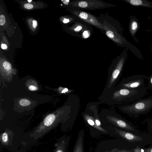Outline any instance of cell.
Returning a JSON list of instances; mask_svg holds the SVG:
<instances>
[{
    "label": "cell",
    "mask_w": 152,
    "mask_h": 152,
    "mask_svg": "<svg viewBox=\"0 0 152 152\" xmlns=\"http://www.w3.org/2000/svg\"><path fill=\"white\" fill-rule=\"evenodd\" d=\"M84 131L80 130L78 134L72 152H85L84 145Z\"/></svg>",
    "instance_id": "obj_10"
},
{
    "label": "cell",
    "mask_w": 152,
    "mask_h": 152,
    "mask_svg": "<svg viewBox=\"0 0 152 152\" xmlns=\"http://www.w3.org/2000/svg\"><path fill=\"white\" fill-rule=\"evenodd\" d=\"M24 7L28 9H31L33 7V6L31 4L27 3L24 5Z\"/></svg>",
    "instance_id": "obj_24"
},
{
    "label": "cell",
    "mask_w": 152,
    "mask_h": 152,
    "mask_svg": "<svg viewBox=\"0 0 152 152\" xmlns=\"http://www.w3.org/2000/svg\"><path fill=\"white\" fill-rule=\"evenodd\" d=\"M104 30L107 36L116 43L123 45L125 43V40L115 31L104 25Z\"/></svg>",
    "instance_id": "obj_9"
},
{
    "label": "cell",
    "mask_w": 152,
    "mask_h": 152,
    "mask_svg": "<svg viewBox=\"0 0 152 152\" xmlns=\"http://www.w3.org/2000/svg\"><path fill=\"white\" fill-rule=\"evenodd\" d=\"M126 1L134 6H141L146 7H152L150 2L147 1L141 0H126Z\"/></svg>",
    "instance_id": "obj_13"
},
{
    "label": "cell",
    "mask_w": 152,
    "mask_h": 152,
    "mask_svg": "<svg viewBox=\"0 0 152 152\" xmlns=\"http://www.w3.org/2000/svg\"><path fill=\"white\" fill-rule=\"evenodd\" d=\"M90 35L89 31L87 30H85L84 31L82 34V36L84 38H88Z\"/></svg>",
    "instance_id": "obj_22"
},
{
    "label": "cell",
    "mask_w": 152,
    "mask_h": 152,
    "mask_svg": "<svg viewBox=\"0 0 152 152\" xmlns=\"http://www.w3.org/2000/svg\"><path fill=\"white\" fill-rule=\"evenodd\" d=\"M3 66L5 70L9 71L12 69L10 64L7 61H5L3 63Z\"/></svg>",
    "instance_id": "obj_18"
},
{
    "label": "cell",
    "mask_w": 152,
    "mask_h": 152,
    "mask_svg": "<svg viewBox=\"0 0 152 152\" xmlns=\"http://www.w3.org/2000/svg\"><path fill=\"white\" fill-rule=\"evenodd\" d=\"M150 146H152V143L150 145Z\"/></svg>",
    "instance_id": "obj_31"
},
{
    "label": "cell",
    "mask_w": 152,
    "mask_h": 152,
    "mask_svg": "<svg viewBox=\"0 0 152 152\" xmlns=\"http://www.w3.org/2000/svg\"><path fill=\"white\" fill-rule=\"evenodd\" d=\"M5 16L3 15H0V25H3L5 23Z\"/></svg>",
    "instance_id": "obj_21"
},
{
    "label": "cell",
    "mask_w": 152,
    "mask_h": 152,
    "mask_svg": "<svg viewBox=\"0 0 152 152\" xmlns=\"http://www.w3.org/2000/svg\"><path fill=\"white\" fill-rule=\"evenodd\" d=\"M71 5L74 7L90 10L103 8L107 7L105 3L96 0L75 1Z\"/></svg>",
    "instance_id": "obj_6"
},
{
    "label": "cell",
    "mask_w": 152,
    "mask_h": 152,
    "mask_svg": "<svg viewBox=\"0 0 152 152\" xmlns=\"http://www.w3.org/2000/svg\"><path fill=\"white\" fill-rule=\"evenodd\" d=\"M69 20L68 19L64 18L63 22L64 23H69Z\"/></svg>",
    "instance_id": "obj_27"
},
{
    "label": "cell",
    "mask_w": 152,
    "mask_h": 152,
    "mask_svg": "<svg viewBox=\"0 0 152 152\" xmlns=\"http://www.w3.org/2000/svg\"><path fill=\"white\" fill-rule=\"evenodd\" d=\"M125 58L124 57H122L119 60L115 69L113 72L111 82L114 81L120 75L125 63Z\"/></svg>",
    "instance_id": "obj_11"
},
{
    "label": "cell",
    "mask_w": 152,
    "mask_h": 152,
    "mask_svg": "<svg viewBox=\"0 0 152 152\" xmlns=\"http://www.w3.org/2000/svg\"><path fill=\"white\" fill-rule=\"evenodd\" d=\"M110 136L121 138L128 150L143 148L152 143V135L146 133L137 134L110 125L106 126Z\"/></svg>",
    "instance_id": "obj_1"
},
{
    "label": "cell",
    "mask_w": 152,
    "mask_h": 152,
    "mask_svg": "<svg viewBox=\"0 0 152 152\" xmlns=\"http://www.w3.org/2000/svg\"><path fill=\"white\" fill-rule=\"evenodd\" d=\"M29 86H28V89L31 91H35L38 89V86L36 85L35 82H31L29 83Z\"/></svg>",
    "instance_id": "obj_16"
},
{
    "label": "cell",
    "mask_w": 152,
    "mask_h": 152,
    "mask_svg": "<svg viewBox=\"0 0 152 152\" xmlns=\"http://www.w3.org/2000/svg\"><path fill=\"white\" fill-rule=\"evenodd\" d=\"M133 152H152V146L143 148L137 147L133 149Z\"/></svg>",
    "instance_id": "obj_14"
},
{
    "label": "cell",
    "mask_w": 152,
    "mask_h": 152,
    "mask_svg": "<svg viewBox=\"0 0 152 152\" xmlns=\"http://www.w3.org/2000/svg\"><path fill=\"white\" fill-rule=\"evenodd\" d=\"M1 48L2 49L5 50L7 48V46L6 44H1Z\"/></svg>",
    "instance_id": "obj_26"
},
{
    "label": "cell",
    "mask_w": 152,
    "mask_h": 152,
    "mask_svg": "<svg viewBox=\"0 0 152 152\" xmlns=\"http://www.w3.org/2000/svg\"><path fill=\"white\" fill-rule=\"evenodd\" d=\"M63 111L60 109L48 114L30 136L37 139L44 135L56 126L63 120Z\"/></svg>",
    "instance_id": "obj_2"
},
{
    "label": "cell",
    "mask_w": 152,
    "mask_h": 152,
    "mask_svg": "<svg viewBox=\"0 0 152 152\" xmlns=\"http://www.w3.org/2000/svg\"><path fill=\"white\" fill-rule=\"evenodd\" d=\"M74 14L84 21L92 24L98 28L104 30V24L99 22L96 18L88 13L78 11L73 12Z\"/></svg>",
    "instance_id": "obj_7"
},
{
    "label": "cell",
    "mask_w": 152,
    "mask_h": 152,
    "mask_svg": "<svg viewBox=\"0 0 152 152\" xmlns=\"http://www.w3.org/2000/svg\"><path fill=\"white\" fill-rule=\"evenodd\" d=\"M121 109L124 113L135 118L146 114L152 109V95L122 106Z\"/></svg>",
    "instance_id": "obj_3"
},
{
    "label": "cell",
    "mask_w": 152,
    "mask_h": 152,
    "mask_svg": "<svg viewBox=\"0 0 152 152\" xmlns=\"http://www.w3.org/2000/svg\"><path fill=\"white\" fill-rule=\"evenodd\" d=\"M19 103L20 104L23 106H28L31 104L30 101L25 99H20Z\"/></svg>",
    "instance_id": "obj_17"
},
{
    "label": "cell",
    "mask_w": 152,
    "mask_h": 152,
    "mask_svg": "<svg viewBox=\"0 0 152 152\" xmlns=\"http://www.w3.org/2000/svg\"><path fill=\"white\" fill-rule=\"evenodd\" d=\"M138 24L136 21H132L130 26V31L132 35H133L137 29Z\"/></svg>",
    "instance_id": "obj_15"
},
{
    "label": "cell",
    "mask_w": 152,
    "mask_h": 152,
    "mask_svg": "<svg viewBox=\"0 0 152 152\" xmlns=\"http://www.w3.org/2000/svg\"><path fill=\"white\" fill-rule=\"evenodd\" d=\"M148 129L150 134L152 135V119H150L147 122Z\"/></svg>",
    "instance_id": "obj_19"
},
{
    "label": "cell",
    "mask_w": 152,
    "mask_h": 152,
    "mask_svg": "<svg viewBox=\"0 0 152 152\" xmlns=\"http://www.w3.org/2000/svg\"><path fill=\"white\" fill-rule=\"evenodd\" d=\"M94 152H133V150H127L122 139L116 137L99 142Z\"/></svg>",
    "instance_id": "obj_4"
},
{
    "label": "cell",
    "mask_w": 152,
    "mask_h": 152,
    "mask_svg": "<svg viewBox=\"0 0 152 152\" xmlns=\"http://www.w3.org/2000/svg\"><path fill=\"white\" fill-rule=\"evenodd\" d=\"M32 22L33 27L34 28H36L37 27V21L35 20H33Z\"/></svg>",
    "instance_id": "obj_25"
},
{
    "label": "cell",
    "mask_w": 152,
    "mask_h": 152,
    "mask_svg": "<svg viewBox=\"0 0 152 152\" xmlns=\"http://www.w3.org/2000/svg\"><path fill=\"white\" fill-rule=\"evenodd\" d=\"M69 2V0H64L63 1V3L65 5H68Z\"/></svg>",
    "instance_id": "obj_28"
},
{
    "label": "cell",
    "mask_w": 152,
    "mask_h": 152,
    "mask_svg": "<svg viewBox=\"0 0 152 152\" xmlns=\"http://www.w3.org/2000/svg\"><path fill=\"white\" fill-rule=\"evenodd\" d=\"M12 132L10 131H6L0 135V140L2 144L7 145L9 143L10 138L12 137Z\"/></svg>",
    "instance_id": "obj_12"
},
{
    "label": "cell",
    "mask_w": 152,
    "mask_h": 152,
    "mask_svg": "<svg viewBox=\"0 0 152 152\" xmlns=\"http://www.w3.org/2000/svg\"><path fill=\"white\" fill-rule=\"evenodd\" d=\"M83 28V27L81 25H77L74 27V31L75 32H78L81 30Z\"/></svg>",
    "instance_id": "obj_23"
},
{
    "label": "cell",
    "mask_w": 152,
    "mask_h": 152,
    "mask_svg": "<svg viewBox=\"0 0 152 152\" xmlns=\"http://www.w3.org/2000/svg\"><path fill=\"white\" fill-rule=\"evenodd\" d=\"M68 91V90L66 88H65L64 89L61 91L62 93H64L66 92L67 91Z\"/></svg>",
    "instance_id": "obj_29"
},
{
    "label": "cell",
    "mask_w": 152,
    "mask_h": 152,
    "mask_svg": "<svg viewBox=\"0 0 152 152\" xmlns=\"http://www.w3.org/2000/svg\"><path fill=\"white\" fill-rule=\"evenodd\" d=\"M70 139L69 135L63 136L56 143V148L53 152H67Z\"/></svg>",
    "instance_id": "obj_8"
},
{
    "label": "cell",
    "mask_w": 152,
    "mask_h": 152,
    "mask_svg": "<svg viewBox=\"0 0 152 152\" xmlns=\"http://www.w3.org/2000/svg\"><path fill=\"white\" fill-rule=\"evenodd\" d=\"M28 1L29 2H30L32 1V0H28Z\"/></svg>",
    "instance_id": "obj_30"
},
{
    "label": "cell",
    "mask_w": 152,
    "mask_h": 152,
    "mask_svg": "<svg viewBox=\"0 0 152 152\" xmlns=\"http://www.w3.org/2000/svg\"><path fill=\"white\" fill-rule=\"evenodd\" d=\"M148 86L149 89L152 90V74H151L148 76Z\"/></svg>",
    "instance_id": "obj_20"
},
{
    "label": "cell",
    "mask_w": 152,
    "mask_h": 152,
    "mask_svg": "<svg viewBox=\"0 0 152 152\" xmlns=\"http://www.w3.org/2000/svg\"><path fill=\"white\" fill-rule=\"evenodd\" d=\"M148 76L142 75H135L124 78L119 86L120 88L134 89L146 86Z\"/></svg>",
    "instance_id": "obj_5"
}]
</instances>
